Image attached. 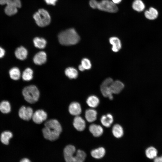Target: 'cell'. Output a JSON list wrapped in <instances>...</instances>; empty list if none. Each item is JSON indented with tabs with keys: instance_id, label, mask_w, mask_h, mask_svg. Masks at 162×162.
Returning <instances> with one entry per match:
<instances>
[{
	"instance_id": "obj_1",
	"label": "cell",
	"mask_w": 162,
	"mask_h": 162,
	"mask_svg": "<svg viewBox=\"0 0 162 162\" xmlns=\"http://www.w3.org/2000/svg\"><path fill=\"white\" fill-rule=\"evenodd\" d=\"M62 126L56 119H52L47 121L42 131L44 137L50 141L57 139L62 131Z\"/></svg>"
},
{
	"instance_id": "obj_2",
	"label": "cell",
	"mask_w": 162,
	"mask_h": 162,
	"mask_svg": "<svg viewBox=\"0 0 162 162\" xmlns=\"http://www.w3.org/2000/svg\"><path fill=\"white\" fill-rule=\"evenodd\" d=\"M76 148L72 145L66 146L64 150V155L66 162H83L86 155L83 151L78 150L75 154Z\"/></svg>"
},
{
	"instance_id": "obj_3",
	"label": "cell",
	"mask_w": 162,
	"mask_h": 162,
	"mask_svg": "<svg viewBox=\"0 0 162 162\" xmlns=\"http://www.w3.org/2000/svg\"><path fill=\"white\" fill-rule=\"evenodd\" d=\"M58 39L60 44L67 46L77 43L80 37L74 28H71L61 32L58 35Z\"/></svg>"
},
{
	"instance_id": "obj_4",
	"label": "cell",
	"mask_w": 162,
	"mask_h": 162,
	"mask_svg": "<svg viewBox=\"0 0 162 162\" xmlns=\"http://www.w3.org/2000/svg\"><path fill=\"white\" fill-rule=\"evenodd\" d=\"M22 94L25 100L30 104H33L38 100L40 93L37 88L34 85H30L25 87Z\"/></svg>"
},
{
	"instance_id": "obj_5",
	"label": "cell",
	"mask_w": 162,
	"mask_h": 162,
	"mask_svg": "<svg viewBox=\"0 0 162 162\" xmlns=\"http://www.w3.org/2000/svg\"><path fill=\"white\" fill-rule=\"evenodd\" d=\"M33 17L37 24L40 27L46 26L49 25L51 21V17L49 13L43 9H40L35 13Z\"/></svg>"
},
{
	"instance_id": "obj_6",
	"label": "cell",
	"mask_w": 162,
	"mask_h": 162,
	"mask_svg": "<svg viewBox=\"0 0 162 162\" xmlns=\"http://www.w3.org/2000/svg\"><path fill=\"white\" fill-rule=\"evenodd\" d=\"M98 9L102 11L111 13L116 12L118 10L116 4L109 0H102L99 2Z\"/></svg>"
},
{
	"instance_id": "obj_7",
	"label": "cell",
	"mask_w": 162,
	"mask_h": 162,
	"mask_svg": "<svg viewBox=\"0 0 162 162\" xmlns=\"http://www.w3.org/2000/svg\"><path fill=\"white\" fill-rule=\"evenodd\" d=\"M113 81L112 78H107L104 80L100 86V90L103 95L111 100L113 99V97L110 86Z\"/></svg>"
},
{
	"instance_id": "obj_8",
	"label": "cell",
	"mask_w": 162,
	"mask_h": 162,
	"mask_svg": "<svg viewBox=\"0 0 162 162\" xmlns=\"http://www.w3.org/2000/svg\"><path fill=\"white\" fill-rule=\"evenodd\" d=\"M33 113L31 108L22 106L20 109L18 114L20 117L22 119L28 121L32 118Z\"/></svg>"
},
{
	"instance_id": "obj_9",
	"label": "cell",
	"mask_w": 162,
	"mask_h": 162,
	"mask_svg": "<svg viewBox=\"0 0 162 162\" xmlns=\"http://www.w3.org/2000/svg\"><path fill=\"white\" fill-rule=\"evenodd\" d=\"M47 114L44 110H39L33 113L32 118L34 122L37 124H40L45 120Z\"/></svg>"
},
{
	"instance_id": "obj_10",
	"label": "cell",
	"mask_w": 162,
	"mask_h": 162,
	"mask_svg": "<svg viewBox=\"0 0 162 162\" xmlns=\"http://www.w3.org/2000/svg\"><path fill=\"white\" fill-rule=\"evenodd\" d=\"M73 125L74 128L78 130H83L86 127V123L84 120L80 116H76L73 121Z\"/></svg>"
},
{
	"instance_id": "obj_11",
	"label": "cell",
	"mask_w": 162,
	"mask_h": 162,
	"mask_svg": "<svg viewBox=\"0 0 162 162\" xmlns=\"http://www.w3.org/2000/svg\"><path fill=\"white\" fill-rule=\"evenodd\" d=\"M46 61V55L44 51H40L37 53L34 56L33 58L34 63L40 65L45 63Z\"/></svg>"
},
{
	"instance_id": "obj_12",
	"label": "cell",
	"mask_w": 162,
	"mask_h": 162,
	"mask_svg": "<svg viewBox=\"0 0 162 162\" xmlns=\"http://www.w3.org/2000/svg\"><path fill=\"white\" fill-rule=\"evenodd\" d=\"M69 111L70 113L72 115L76 116H79L81 112L80 104L77 102H72L69 106Z\"/></svg>"
},
{
	"instance_id": "obj_13",
	"label": "cell",
	"mask_w": 162,
	"mask_h": 162,
	"mask_svg": "<svg viewBox=\"0 0 162 162\" xmlns=\"http://www.w3.org/2000/svg\"><path fill=\"white\" fill-rule=\"evenodd\" d=\"M124 87L123 83L119 80L113 81L110 86V88L112 94L119 93Z\"/></svg>"
},
{
	"instance_id": "obj_14",
	"label": "cell",
	"mask_w": 162,
	"mask_h": 162,
	"mask_svg": "<svg viewBox=\"0 0 162 162\" xmlns=\"http://www.w3.org/2000/svg\"><path fill=\"white\" fill-rule=\"evenodd\" d=\"M28 55L27 50L21 46L17 48L15 51V55L16 57L20 60H24L27 57Z\"/></svg>"
},
{
	"instance_id": "obj_15",
	"label": "cell",
	"mask_w": 162,
	"mask_h": 162,
	"mask_svg": "<svg viewBox=\"0 0 162 162\" xmlns=\"http://www.w3.org/2000/svg\"><path fill=\"white\" fill-rule=\"evenodd\" d=\"M89 130L91 133L95 137H99L103 134V130L102 127L99 125L93 124L89 127Z\"/></svg>"
},
{
	"instance_id": "obj_16",
	"label": "cell",
	"mask_w": 162,
	"mask_h": 162,
	"mask_svg": "<svg viewBox=\"0 0 162 162\" xmlns=\"http://www.w3.org/2000/svg\"><path fill=\"white\" fill-rule=\"evenodd\" d=\"M109 41L112 45V50L114 52H117L121 49L122 46L121 42L117 37H111L110 38Z\"/></svg>"
},
{
	"instance_id": "obj_17",
	"label": "cell",
	"mask_w": 162,
	"mask_h": 162,
	"mask_svg": "<svg viewBox=\"0 0 162 162\" xmlns=\"http://www.w3.org/2000/svg\"><path fill=\"white\" fill-rule=\"evenodd\" d=\"M145 154L147 158L150 159H154L157 156L158 151L154 147L151 146L146 149Z\"/></svg>"
},
{
	"instance_id": "obj_18",
	"label": "cell",
	"mask_w": 162,
	"mask_h": 162,
	"mask_svg": "<svg viewBox=\"0 0 162 162\" xmlns=\"http://www.w3.org/2000/svg\"><path fill=\"white\" fill-rule=\"evenodd\" d=\"M85 116L86 120L89 122H92L95 121L97 117L96 111L93 109L87 110L85 112Z\"/></svg>"
},
{
	"instance_id": "obj_19",
	"label": "cell",
	"mask_w": 162,
	"mask_h": 162,
	"mask_svg": "<svg viewBox=\"0 0 162 162\" xmlns=\"http://www.w3.org/2000/svg\"><path fill=\"white\" fill-rule=\"evenodd\" d=\"M113 120V117L110 114L103 116L100 119L102 124L106 127H110L112 124Z\"/></svg>"
},
{
	"instance_id": "obj_20",
	"label": "cell",
	"mask_w": 162,
	"mask_h": 162,
	"mask_svg": "<svg viewBox=\"0 0 162 162\" xmlns=\"http://www.w3.org/2000/svg\"><path fill=\"white\" fill-rule=\"evenodd\" d=\"M91 153L92 156L93 158L99 159L104 156L105 153V150L104 148L100 147L92 150Z\"/></svg>"
},
{
	"instance_id": "obj_21",
	"label": "cell",
	"mask_w": 162,
	"mask_h": 162,
	"mask_svg": "<svg viewBox=\"0 0 162 162\" xmlns=\"http://www.w3.org/2000/svg\"><path fill=\"white\" fill-rule=\"evenodd\" d=\"M12 137L13 134L10 131H5L1 134L0 140L3 144L7 145L9 143V140Z\"/></svg>"
},
{
	"instance_id": "obj_22",
	"label": "cell",
	"mask_w": 162,
	"mask_h": 162,
	"mask_svg": "<svg viewBox=\"0 0 162 162\" xmlns=\"http://www.w3.org/2000/svg\"><path fill=\"white\" fill-rule=\"evenodd\" d=\"M145 17L148 19L153 20L156 19L158 15L157 10L154 8L151 7L148 10H146L145 12Z\"/></svg>"
},
{
	"instance_id": "obj_23",
	"label": "cell",
	"mask_w": 162,
	"mask_h": 162,
	"mask_svg": "<svg viewBox=\"0 0 162 162\" xmlns=\"http://www.w3.org/2000/svg\"><path fill=\"white\" fill-rule=\"evenodd\" d=\"M86 103L90 107L95 108L98 105L99 103V100L96 96L91 95L87 98Z\"/></svg>"
},
{
	"instance_id": "obj_24",
	"label": "cell",
	"mask_w": 162,
	"mask_h": 162,
	"mask_svg": "<svg viewBox=\"0 0 162 162\" xmlns=\"http://www.w3.org/2000/svg\"><path fill=\"white\" fill-rule=\"evenodd\" d=\"M9 73L10 78L13 80H17L20 78V72L17 67H14L11 68L9 71Z\"/></svg>"
},
{
	"instance_id": "obj_25",
	"label": "cell",
	"mask_w": 162,
	"mask_h": 162,
	"mask_svg": "<svg viewBox=\"0 0 162 162\" xmlns=\"http://www.w3.org/2000/svg\"><path fill=\"white\" fill-rule=\"evenodd\" d=\"M112 133L116 138H119L123 135V130L122 126L118 124H116L112 128Z\"/></svg>"
},
{
	"instance_id": "obj_26",
	"label": "cell",
	"mask_w": 162,
	"mask_h": 162,
	"mask_svg": "<svg viewBox=\"0 0 162 162\" xmlns=\"http://www.w3.org/2000/svg\"><path fill=\"white\" fill-rule=\"evenodd\" d=\"M33 43L34 46L36 47L42 49L44 48L46 46V42L43 38L36 37L33 40Z\"/></svg>"
},
{
	"instance_id": "obj_27",
	"label": "cell",
	"mask_w": 162,
	"mask_h": 162,
	"mask_svg": "<svg viewBox=\"0 0 162 162\" xmlns=\"http://www.w3.org/2000/svg\"><path fill=\"white\" fill-rule=\"evenodd\" d=\"M66 75L70 79L76 78L78 75L77 70L72 67H69L66 69L65 71Z\"/></svg>"
},
{
	"instance_id": "obj_28",
	"label": "cell",
	"mask_w": 162,
	"mask_h": 162,
	"mask_svg": "<svg viewBox=\"0 0 162 162\" xmlns=\"http://www.w3.org/2000/svg\"><path fill=\"white\" fill-rule=\"evenodd\" d=\"M11 110V106L10 103L7 100H3L0 103V111L2 113L6 114Z\"/></svg>"
},
{
	"instance_id": "obj_29",
	"label": "cell",
	"mask_w": 162,
	"mask_h": 162,
	"mask_svg": "<svg viewBox=\"0 0 162 162\" xmlns=\"http://www.w3.org/2000/svg\"><path fill=\"white\" fill-rule=\"evenodd\" d=\"M0 4L2 5H14L18 8H21V3L20 0H0Z\"/></svg>"
},
{
	"instance_id": "obj_30",
	"label": "cell",
	"mask_w": 162,
	"mask_h": 162,
	"mask_svg": "<svg viewBox=\"0 0 162 162\" xmlns=\"http://www.w3.org/2000/svg\"><path fill=\"white\" fill-rule=\"evenodd\" d=\"M132 7L135 10L140 12L144 10L145 5L141 0H135L133 3Z\"/></svg>"
},
{
	"instance_id": "obj_31",
	"label": "cell",
	"mask_w": 162,
	"mask_h": 162,
	"mask_svg": "<svg viewBox=\"0 0 162 162\" xmlns=\"http://www.w3.org/2000/svg\"><path fill=\"white\" fill-rule=\"evenodd\" d=\"M33 72L29 68L26 69L23 72L22 77L23 80L26 81H29L33 78Z\"/></svg>"
},
{
	"instance_id": "obj_32",
	"label": "cell",
	"mask_w": 162,
	"mask_h": 162,
	"mask_svg": "<svg viewBox=\"0 0 162 162\" xmlns=\"http://www.w3.org/2000/svg\"><path fill=\"white\" fill-rule=\"evenodd\" d=\"M17 9L18 8L15 6L7 5L4 9V12L7 15L10 16L17 13Z\"/></svg>"
},
{
	"instance_id": "obj_33",
	"label": "cell",
	"mask_w": 162,
	"mask_h": 162,
	"mask_svg": "<svg viewBox=\"0 0 162 162\" xmlns=\"http://www.w3.org/2000/svg\"><path fill=\"white\" fill-rule=\"evenodd\" d=\"M85 70H88L91 67L90 61L87 58H84L81 61V64Z\"/></svg>"
},
{
	"instance_id": "obj_34",
	"label": "cell",
	"mask_w": 162,
	"mask_h": 162,
	"mask_svg": "<svg viewBox=\"0 0 162 162\" xmlns=\"http://www.w3.org/2000/svg\"><path fill=\"white\" fill-rule=\"evenodd\" d=\"M99 2L96 0H90L89 4L90 6L93 9L98 8Z\"/></svg>"
},
{
	"instance_id": "obj_35",
	"label": "cell",
	"mask_w": 162,
	"mask_h": 162,
	"mask_svg": "<svg viewBox=\"0 0 162 162\" xmlns=\"http://www.w3.org/2000/svg\"><path fill=\"white\" fill-rule=\"evenodd\" d=\"M57 0H45L47 4L49 5H55Z\"/></svg>"
},
{
	"instance_id": "obj_36",
	"label": "cell",
	"mask_w": 162,
	"mask_h": 162,
	"mask_svg": "<svg viewBox=\"0 0 162 162\" xmlns=\"http://www.w3.org/2000/svg\"><path fill=\"white\" fill-rule=\"evenodd\" d=\"M5 51L2 47L0 46V58L3 57L5 54Z\"/></svg>"
},
{
	"instance_id": "obj_37",
	"label": "cell",
	"mask_w": 162,
	"mask_h": 162,
	"mask_svg": "<svg viewBox=\"0 0 162 162\" xmlns=\"http://www.w3.org/2000/svg\"><path fill=\"white\" fill-rule=\"evenodd\" d=\"M154 162H162V155L157 156L154 159Z\"/></svg>"
},
{
	"instance_id": "obj_38",
	"label": "cell",
	"mask_w": 162,
	"mask_h": 162,
	"mask_svg": "<svg viewBox=\"0 0 162 162\" xmlns=\"http://www.w3.org/2000/svg\"><path fill=\"white\" fill-rule=\"evenodd\" d=\"M20 162H31L27 158H24L22 159Z\"/></svg>"
},
{
	"instance_id": "obj_39",
	"label": "cell",
	"mask_w": 162,
	"mask_h": 162,
	"mask_svg": "<svg viewBox=\"0 0 162 162\" xmlns=\"http://www.w3.org/2000/svg\"><path fill=\"white\" fill-rule=\"evenodd\" d=\"M122 0H112V1L115 4H118L120 3Z\"/></svg>"
},
{
	"instance_id": "obj_40",
	"label": "cell",
	"mask_w": 162,
	"mask_h": 162,
	"mask_svg": "<svg viewBox=\"0 0 162 162\" xmlns=\"http://www.w3.org/2000/svg\"><path fill=\"white\" fill-rule=\"evenodd\" d=\"M78 68L79 70L81 71H83L85 70L83 66L81 64H80Z\"/></svg>"
}]
</instances>
